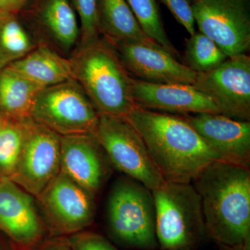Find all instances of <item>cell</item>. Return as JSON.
I'll list each match as a JSON object with an SVG mask.
<instances>
[{"instance_id": "obj_1", "label": "cell", "mask_w": 250, "mask_h": 250, "mask_svg": "<svg viewBox=\"0 0 250 250\" xmlns=\"http://www.w3.org/2000/svg\"><path fill=\"white\" fill-rule=\"evenodd\" d=\"M125 119L142 138L166 182L192 183L207 166L222 161L183 116L136 106Z\"/></svg>"}, {"instance_id": "obj_2", "label": "cell", "mask_w": 250, "mask_h": 250, "mask_svg": "<svg viewBox=\"0 0 250 250\" xmlns=\"http://www.w3.org/2000/svg\"><path fill=\"white\" fill-rule=\"evenodd\" d=\"M201 198L207 235L218 246L250 250V171L223 161L193 181Z\"/></svg>"}, {"instance_id": "obj_3", "label": "cell", "mask_w": 250, "mask_h": 250, "mask_svg": "<svg viewBox=\"0 0 250 250\" xmlns=\"http://www.w3.org/2000/svg\"><path fill=\"white\" fill-rule=\"evenodd\" d=\"M72 78L82 87L99 114L125 118L136 107L132 77L114 47L104 38L77 45L69 57Z\"/></svg>"}, {"instance_id": "obj_4", "label": "cell", "mask_w": 250, "mask_h": 250, "mask_svg": "<svg viewBox=\"0 0 250 250\" xmlns=\"http://www.w3.org/2000/svg\"><path fill=\"white\" fill-rule=\"evenodd\" d=\"M152 193L161 250L195 249L207 233L201 198L193 184L166 182Z\"/></svg>"}, {"instance_id": "obj_5", "label": "cell", "mask_w": 250, "mask_h": 250, "mask_svg": "<svg viewBox=\"0 0 250 250\" xmlns=\"http://www.w3.org/2000/svg\"><path fill=\"white\" fill-rule=\"evenodd\" d=\"M106 222L112 238L121 246L143 250L159 247L152 191L134 179H121L113 186Z\"/></svg>"}, {"instance_id": "obj_6", "label": "cell", "mask_w": 250, "mask_h": 250, "mask_svg": "<svg viewBox=\"0 0 250 250\" xmlns=\"http://www.w3.org/2000/svg\"><path fill=\"white\" fill-rule=\"evenodd\" d=\"M100 116L73 79L42 88L31 111L33 121L61 136L95 134Z\"/></svg>"}, {"instance_id": "obj_7", "label": "cell", "mask_w": 250, "mask_h": 250, "mask_svg": "<svg viewBox=\"0 0 250 250\" xmlns=\"http://www.w3.org/2000/svg\"><path fill=\"white\" fill-rule=\"evenodd\" d=\"M94 135L117 170L151 191L166 183L142 138L126 119L100 115Z\"/></svg>"}, {"instance_id": "obj_8", "label": "cell", "mask_w": 250, "mask_h": 250, "mask_svg": "<svg viewBox=\"0 0 250 250\" xmlns=\"http://www.w3.org/2000/svg\"><path fill=\"white\" fill-rule=\"evenodd\" d=\"M199 31L228 57L250 49V0H193L190 2Z\"/></svg>"}, {"instance_id": "obj_9", "label": "cell", "mask_w": 250, "mask_h": 250, "mask_svg": "<svg viewBox=\"0 0 250 250\" xmlns=\"http://www.w3.org/2000/svg\"><path fill=\"white\" fill-rule=\"evenodd\" d=\"M61 137L33 120L27 121L22 151L9 178L39 197L60 172Z\"/></svg>"}, {"instance_id": "obj_10", "label": "cell", "mask_w": 250, "mask_h": 250, "mask_svg": "<svg viewBox=\"0 0 250 250\" xmlns=\"http://www.w3.org/2000/svg\"><path fill=\"white\" fill-rule=\"evenodd\" d=\"M211 99L220 114L250 121V57H229L210 71L197 73L192 85Z\"/></svg>"}, {"instance_id": "obj_11", "label": "cell", "mask_w": 250, "mask_h": 250, "mask_svg": "<svg viewBox=\"0 0 250 250\" xmlns=\"http://www.w3.org/2000/svg\"><path fill=\"white\" fill-rule=\"evenodd\" d=\"M18 15L37 45L67 58L79 45L80 22L70 0H34Z\"/></svg>"}, {"instance_id": "obj_12", "label": "cell", "mask_w": 250, "mask_h": 250, "mask_svg": "<svg viewBox=\"0 0 250 250\" xmlns=\"http://www.w3.org/2000/svg\"><path fill=\"white\" fill-rule=\"evenodd\" d=\"M94 197L61 170L37 198L52 226L60 232L72 234L93 223Z\"/></svg>"}, {"instance_id": "obj_13", "label": "cell", "mask_w": 250, "mask_h": 250, "mask_svg": "<svg viewBox=\"0 0 250 250\" xmlns=\"http://www.w3.org/2000/svg\"><path fill=\"white\" fill-rule=\"evenodd\" d=\"M112 45L126 70L134 78L160 84L195 83L197 72L179 62L163 47L141 43Z\"/></svg>"}, {"instance_id": "obj_14", "label": "cell", "mask_w": 250, "mask_h": 250, "mask_svg": "<svg viewBox=\"0 0 250 250\" xmlns=\"http://www.w3.org/2000/svg\"><path fill=\"white\" fill-rule=\"evenodd\" d=\"M110 164L95 135L61 137V170L94 196L107 179Z\"/></svg>"}, {"instance_id": "obj_15", "label": "cell", "mask_w": 250, "mask_h": 250, "mask_svg": "<svg viewBox=\"0 0 250 250\" xmlns=\"http://www.w3.org/2000/svg\"><path fill=\"white\" fill-rule=\"evenodd\" d=\"M221 160L250 168V121L233 119L215 113L183 115Z\"/></svg>"}, {"instance_id": "obj_16", "label": "cell", "mask_w": 250, "mask_h": 250, "mask_svg": "<svg viewBox=\"0 0 250 250\" xmlns=\"http://www.w3.org/2000/svg\"><path fill=\"white\" fill-rule=\"evenodd\" d=\"M0 230L23 247L35 246L45 234L32 195L7 177H0Z\"/></svg>"}, {"instance_id": "obj_17", "label": "cell", "mask_w": 250, "mask_h": 250, "mask_svg": "<svg viewBox=\"0 0 250 250\" xmlns=\"http://www.w3.org/2000/svg\"><path fill=\"white\" fill-rule=\"evenodd\" d=\"M131 92L136 106L144 109L182 115L220 114L211 99L192 85L148 83L132 77Z\"/></svg>"}, {"instance_id": "obj_18", "label": "cell", "mask_w": 250, "mask_h": 250, "mask_svg": "<svg viewBox=\"0 0 250 250\" xmlns=\"http://www.w3.org/2000/svg\"><path fill=\"white\" fill-rule=\"evenodd\" d=\"M98 21L100 36L112 45L161 47L145 34L126 0H98Z\"/></svg>"}, {"instance_id": "obj_19", "label": "cell", "mask_w": 250, "mask_h": 250, "mask_svg": "<svg viewBox=\"0 0 250 250\" xmlns=\"http://www.w3.org/2000/svg\"><path fill=\"white\" fill-rule=\"evenodd\" d=\"M8 67L42 88L73 79L70 59L43 45Z\"/></svg>"}, {"instance_id": "obj_20", "label": "cell", "mask_w": 250, "mask_h": 250, "mask_svg": "<svg viewBox=\"0 0 250 250\" xmlns=\"http://www.w3.org/2000/svg\"><path fill=\"white\" fill-rule=\"evenodd\" d=\"M42 88L10 67L0 70V118L18 123L32 120L33 106Z\"/></svg>"}, {"instance_id": "obj_21", "label": "cell", "mask_w": 250, "mask_h": 250, "mask_svg": "<svg viewBox=\"0 0 250 250\" xmlns=\"http://www.w3.org/2000/svg\"><path fill=\"white\" fill-rule=\"evenodd\" d=\"M37 45L18 13L0 10V70L25 57Z\"/></svg>"}, {"instance_id": "obj_22", "label": "cell", "mask_w": 250, "mask_h": 250, "mask_svg": "<svg viewBox=\"0 0 250 250\" xmlns=\"http://www.w3.org/2000/svg\"><path fill=\"white\" fill-rule=\"evenodd\" d=\"M186 65L197 73L218 67L229 58L214 41L196 31L188 39L185 47Z\"/></svg>"}, {"instance_id": "obj_23", "label": "cell", "mask_w": 250, "mask_h": 250, "mask_svg": "<svg viewBox=\"0 0 250 250\" xmlns=\"http://www.w3.org/2000/svg\"><path fill=\"white\" fill-rule=\"evenodd\" d=\"M145 34L176 58L179 54L166 34L156 0H126Z\"/></svg>"}, {"instance_id": "obj_24", "label": "cell", "mask_w": 250, "mask_h": 250, "mask_svg": "<svg viewBox=\"0 0 250 250\" xmlns=\"http://www.w3.org/2000/svg\"><path fill=\"white\" fill-rule=\"evenodd\" d=\"M26 123L0 118V177H9L16 168L24 143Z\"/></svg>"}, {"instance_id": "obj_25", "label": "cell", "mask_w": 250, "mask_h": 250, "mask_svg": "<svg viewBox=\"0 0 250 250\" xmlns=\"http://www.w3.org/2000/svg\"><path fill=\"white\" fill-rule=\"evenodd\" d=\"M80 26L78 45H84L101 37L98 28V0H70Z\"/></svg>"}, {"instance_id": "obj_26", "label": "cell", "mask_w": 250, "mask_h": 250, "mask_svg": "<svg viewBox=\"0 0 250 250\" xmlns=\"http://www.w3.org/2000/svg\"><path fill=\"white\" fill-rule=\"evenodd\" d=\"M66 242L72 250H118L105 237L90 231L72 233Z\"/></svg>"}, {"instance_id": "obj_27", "label": "cell", "mask_w": 250, "mask_h": 250, "mask_svg": "<svg viewBox=\"0 0 250 250\" xmlns=\"http://www.w3.org/2000/svg\"><path fill=\"white\" fill-rule=\"evenodd\" d=\"M170 11L176 21L190 36L196 32L191 4L189 0H159Z\"/></svg>"}, {"instance_id": "obj_28", "label": "cell", "mask_w": 250, "mask_h": 250, "mask_svg": "<svg viewBox=\"0 0 250 250\" xmlns=\"http://www.w3.org/2000/svg\"><path fill=\"white\" fill-rule=\"evenodd\" d=\"M29 0H0V10L19 13Z\"/></svg>"}, {"instance_id": "obj_29", "label": "cell", "mask_w": 250, "mask_h": 250, "mask_svg": "<svg viewBox=\"0 0 250 250\" xmlns=\"http://www.w3.org/2000/svg\"><path fill=\"white\" fill-rule=\"evenodd\" d=\"M41 250H72L66 241H54L47 243Z\"/></svg>"}, {"instance_id": "obj_30", "label": "cell", "mask_w": 250, "mask_h": 250, "mask_svg": "<svg viewBox=\"0 0 250 250\" xmlns=\"http://www.w3.org/2000/svg\"><path fill=\"white\" fill-rule=\"evenodd\" d=\"M218 247L220 250H241L239 249H236V248H228V247L223 246H218Z\"/></svg>"}, {"instance_id": "obj_31", "label": "cell", "mask_w": 250, "mask_h": 250, "mask_svg": "<svg viewBox=\"0 0 250 250\" xmlns=\"http://www.w3.org/2000/svg\"><path fill=\"white\" fill-rule=\"evenodd\" d=\"M192 1H193V0H189V1H190V2H191Z\"/></svg>"}]
</instances>
